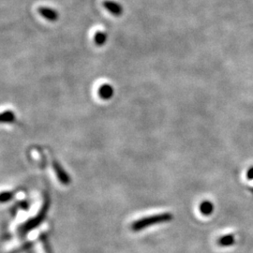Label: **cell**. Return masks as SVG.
Returning a JSON list of instances; mask_svg holds the SVG:
<instances>
[{
  "mask_svg": "<svg viewBox=\"0 0 253 253\" xmlns=\"http://www.w3.org/2000/svg\"><path fill=\"white\" fill-rule=\"evenodd\" d=\"M53 168H54V172L58 178V180L60 181L64 185H68L71 182L70 175L65 172L62 166L57 163L56 161L53 162Z\"/></svg>",
  "mask_w": 253,
  "mask_h": 253,
  "instance_id": "obj_3",
  "label": "cell"
},
{
  "mask_svg": "<svg viewBox=\"0 0 253 253\" xmlns=\"http://www.w3.org/2000/svg\"><path fill=\"white\" fill-rule=\"evenodd\" d=\"M102 5L114 16H121L123 13V7L116 1L105 0L102 2Z\"/></svg>",
  "mask_w": 253,
  "mask_h": 253,
  "instance_id": "obj_2",
  "label": "cell"
},
{
  "mask_svg": "<svg viewBox=\"0 0 253 253\" xmlns=\"http://www.w3.org/2000/svg\"><path fill=\"white\" fill-rule=\"evenodd\" d=\"M107 41V34L102 31H98L95 33L94 36V42L97 46H102L105 44Z\"/></svg>",
  "mask_w": 253,
  "mask_h": 253,
  "instance_id": "obj_8",
  "label": "cell"
},
{
  "mask_svg": "<svg viewBox=\"0 0 253 253\" xmlns=\"http://www.w3.org/2000/svg\"><path fill=\"white\" fill-rule=\"evenodd\" d=\"M114 95V88L111 84H104L100 85L99 89V96L100 99L102 100H108L113 97Z\"/></svg>",
  "mask_w": 253,
  "mask_h": 253,
  "instance_id": "obj_5",
  "label": "cell"
},
{
  "mask_svg": "<svg viewBox=\"0 0 253 253\" xmlns=\"http://www.w3.org/2000/svg\"><path fill=\"white\" fill-rule=\"evenodd\" d=\"M248 176H249V178L253 179V169H252L250 172H248Z\"/></svg>",
  "mask_w": 253,
  "mask_h": 253,
  "instance_id": "obj_11",
  "label": "cell"
},
{
  "mask_svg": "<svg viewBox=\"0 0 253 253\" xmlns=\"http://www.w3.org/2000/svg\"><path fill=\"white\" fill-rule=\"evenodd\" d=\"M213 209H214L213 204L210 203V202H208V201H205V202H203V203L200 205V212H201L203 215H205V216L210 215V214L213 212Z\"/></svg>",
  "mask_w": 253,
  "mask_h": 253,
  "instance_id": "obj_7",
  "label": "cell"
},
{
  "mask_svg": "<svg viewBox=\"0 0 253 253\" xmlns=\"http://www.w3.org/2000/svg\"><path fill=\"white\" fill-rule=\"evenodd\" d=\"M12 197V193L11 192H3L1 195V201L2 202H7Z\"/></svg>",
  "mask_w": 253,
  "mask_h": 253,
  "instance_id": "obj_10",
  "label": "cell"
},
{
  "mask_svg": "<svg viewBox=\"0 0 253 253\" xmlns=\"http://www.w3.org/2000/svg\"><path fill=\"white\" fill-rule=\"evenodd\" d=\"M15 120V115L11 111H5L1 115L2 123H12Z\"/></svg>",
  "mask_w": 253,
  "mask_h": 253,
  "instance_id": "obj_9",
  "label": "cell"
},
{
  "mask_svg": "<svg viewBox=\"0 0 253 253\" xmlns=\"http://www.w3.org/2000/svg\"><path fill=\"white\" fill-rule=\"evenodd\" d=\"M235 235H227L221 236L218 240H217V244L220 247H229L231 245L235 243Z\"/></svg>",
  "mask_w": 253,
  "mask_h": 253,
  "instance_id": "obj_6",
  "label": "cell"
},
{
  "mask_svg": "<svg viewBox=\"0 0 253 253\" xmlns=\"http://www.w3.org/2000/svg\"><path fill=\"white\" fill-rule=\"evenodd\" d=\"M172 218V214H170V213H163V214H159V215H154L151 217H144V218L138 219V220H136L135 222H133L131 225V229L135 232H138V231L147 228V227L153 226L155 224L170 221Z\"/></svg>",
  "mask_w": 253,
  "mask_h": 253,
  "instance_id": "obj_1",
  "label": "cell"
},
{
  "mask_svg": "<svg viewBox=\"0 0 253 253\" xmlns=\"http://www.w3.org/2000/svg\"><path fill=\"white\" fill-rule=\"evenodd\" d=\"M39 13L46 20L50 22H55L58 19V12L55 9L48 7H40L39 8Z\"/></svg>",
  "mask_w": 253,
  "mask_h": 253,
  "instance_id": "obj_4",
  "label": "cell"
}]
</instances>
